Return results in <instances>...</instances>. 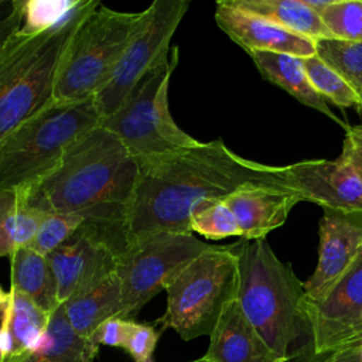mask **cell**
<instances>
[{"label": "cell", "instance_id": "30", "mask_svg": "<svg viewBox=\"0 0 362 362\" xmlns=\"http://www.w3.org/2000/svg\"><path fill=\"white\" fill-rule=\"evenodd\" d=\"M189 228L191 232H197L208 239H223L229 236L240 238L235 216L223 199L197 211L191 218Z\"/></svg>", "mask_w": 362, "mask_h": 362}, {"label": "cell", "instance_id": "13", "mask_svg": "<svg viewBox=\"0 0 362 362\" xmlns=\"http://www.w3.org/2000/svg\"><path fill=\"white\" fill-rule=\"evenodd\" d=\"M47 259L62 304L116 273L119 256L105 240L81 226Z\"/></svg>", "mask_w": 362, "mask_h": 362}, {"label": "cell", "instance_id": "10", "mask_svg": "<svg viewBox=\"0 0 362 362\" xmlns=\"http://www.w3.org/2000/svg\"><path fill=\"white\" fill-rule=\"evenodd\" d=\"M188 8V0H154L146 8L143 23L127 44L110 79L95 96L102 119L113 115L140 81L170 55L171 38Z\"/></svg>", "mask_w": 362, "mask_h": 362}, {"label": "cell", "instance_id": "28", "mask_svg": "<svg viewBox=\"0 0 362 362\" xmlns=\"http://www.w3.org/2000/svg\"><path fill=\"white\" fill-rule=\"evenodd\" d=\"M82 223L83 218L79 215L45 214L27 247L42 256H48L65 243L82 226Z\"/></svg>", "mask_w": 362, "mask_h": 362}, {"label": "cell", "instance_id": "1", "mask_svg": "<svg viewBox=\"0 0 362 362\" xmlns=\"http://www.w3.org/2000/svg\"><path fill=\"white\" fill-rule=\"evenodd\" d=\"M246 187L293 191L284 180L283 167L240 157L221 139L199 141L140 167L127 218L129 242L132 245L160 232L192 233L189 222L197 211Z\"/></svg>", "mask_w": 362, "mask_h": 362}, {"label": "cell", "instance_id": "3", "mask_svg": "<svg viewBox=\"0 0 362 362\" xmlns=\"http://www.w3.org/2000/svg\"><path fill=\"white\" fill-rule=\"evenodd\" d=\"M100 4L81 0L61 24L42 30H18L0 52V143L21 123L54 102L64 57L85 17Z\"/></svg>", "mask_w": 362, "mask_h": 362}, {"label": "cell", "instance_id": "6", "mask_svg": "<svg viewBox=\"0 0 362 362\" xmlns=\"http://www.w3.org/2000/svg\"><path fill=\"white\" fill-rule=\"evenodd\" d=\"M178 48L150 71L124 103L100 126L113 133L139 163L154 164L194 147L199 140L184 132L168 107V88L178 65Z\"/></svg>", "mask_w": 362, "mask_h": 362}, {"label": "cell", "instance_id": "4", "mask_svg": "<svg viewBox=\"0 0 362 362\" xmlns=\"http://www.w3.org/2000/svg\"><path fill=\"white\" fill-rule=\"evenodd\" d=\"M230 247L238 257L236 300L243 314L277 355L293 359V344L310 335L303 281L266 239H240Z\"/></svg>", "mask_w": 362, "mask_h": 362}, {"label": "cell", "instance_id": "21", "mask_svg": "<svg viewBox=\"0 0 362 362\" xmlns=\"http://www.w3.org/2000/svg\"><path fill=\"white\" fill-rule=\"evenodd\" d=\"M98 348L90 338L72 328L59 304L51 314L41 342L23 362H93Z\"/></svg>", "mask_w": 362, "mask_h": 362}, {"label": "cell", "instance_id": "27", "mask_svg": "<svg viewBox=\"0 0 362 362\" xmlns=\"http://www.w3.org/2000/svg\"><path fill=\"white\" fill-rule=\"evenodd\" d=\"M320 16L331 37L362 41V0H331Z\"/></svg>", "mask_w": 362, "mask_h": 362}, {"label": "cell", "instance_id": "38", "mask_svg": "<svg viewBox=\"0 0 362 362\" xmlns=\"http://www.w3.org/2000/svg\"><path fill=\"white\" fill-rule=\"evenodd\" d=\"M356 112H358V115L362 117V92H361V95H359V102H358V105H356Z\"/></svg>", "mask_w": 362, "mask_h": 362}, {"label": "cell", "instance_id": "7", "mask_svg": "<svg viewBox=\"0 0 362 362\" xmlns=\"http://www.w3.org/2000/svg\"><path fill=\"white\" fill-rule=\"evenodd\" d=\"M146 16L95 7L78 28L61 64L54 100L81 102L95 98L110 79L127 44Z\"/></svg>", "mask_w": 362, "mask_h": 362}, {"label": "cell", "instance_id": "39", "mask_svg": "<svg viewBox=\"0 0 362 362\" xmlns=\"http://www.w3.org/2000/svg\"><path fill=\"white\" fill-rule=\"evenodd\" d=\"M189 362H211V361H209V359H206L205 356H201V358L194 359V361H189Z\"/></svg>", "mask_w": 362, "mask_h": 362}, {"label": "cell", "instance_id": "23", "mask_svg": "<svg viewBox=\"0 0 362 362\" xmlns=\"http://www.w3.org/2000/svg\"><path fill=\"white\" fill-rule=\"evenodd\" d=\"M232 3L313 41L331 37L321 16L311 10L304 0H232Z\"/></svg>", "mask_w": 362, "mask_h": 362}, {"label": "cell", "instance_id": "40", "mask_svg": "<svg viewBox=\"0 0 362 362\" xmlns=\"http://www.w3.org/2000/svg\"><path fill=\"white\" fill-rule=\"evenodd\" d=\"M286 362H294V358H293V359H288V361H286Z\"/></svg>", "mask_w": 362, "mask_h": 362}, {"label": "cell", "instance_id": "19", "mask_svg": "<svg viewBox=\"0 0 362 362\" xmlns=\"http://www.w3.org/2000/svg\"><path fill=\"white\" fill-rule=\"evenodd\" d=\"M51 314L37 305L25 294L10 288L0 307V325L11 339V352L3 362H23L41 342Z\"/></svg>", "mask_w": 362, "mask_h": 362}, {"label": "cell", "instance_id": "15", "mask_svg": "<svg viewBox=\"0 0 362 362\" xmlns=\"http://www.w3.org/2000/svg\"><path fill=\"white\" fill-rule=\"evenodd\" d=\"M215 21L218 27L246 52L272 51L298 58L315 55V44L313 40L245 11L236 7L232 0H221L216 3Z\"/></svg>", "mask_w": 362, "mask_h": 362}, {"label": "cell", "instance_id": "34", "mask_svg": "<svg viewBox=\"0 0 362 362\" xmlns=\"http://www.w3.org/2000/svg\"><path fill=\"white\" fill-rule=\"evenodd\" d=\"M23 24V0L0 3V52L8 40L21 28Z\"/></svg>", "mask_w": 362, "mask_h": 362}, {"label": "cell", "instance_id": "12", "mask_svg": "<svg viewBox=\"0 0 362 362\" xmlns=\"http://www.w3.org/2000/svg\"><path fill=\"white\" fill-rule=\"evenodd\" d=\"M318 236L317 267L303 283L308 301L322 298L358 256L362 247V211L322 208Z\"/></svg>", "mask_w": 362, "mask_h": 362}, {"label": "cell", "instance_id": "20", "mask_svg": "<svg viewBox=\"0 0 362 362\" xmlns=\"http://www.w3.org/2000/svg\"><path fill=\"white\" fill-rule=\"evenodd\" d=\"M72 328L85 338H92L98 327L109 318L122 315V284L117 273L93 288L62 303Z\"/></svg>", "mask_w": 362, "mask_h": 362}, {"label": "cell", "instance_id": "31", "mask_svg": "<svg viewBox=\"0 0 362 362\" xmlns=\"http://www.w3.org/2000/svg\"><path fill=\"white\" fill-rule=\"evenodd\" d=\"M158 335L160 334L154 327L132 320L123 348L130 354L134 362H153V352L156 349Z\"/></svg>", "mask_w": 362, "mask_h": 362}, {"label": "cell", "instance_id": "22", "mask_svg": "<svg viewBox=\"0 0 362 362\" xmlns=\"http://www.w3.org/2000/svg\"><path fill=\"white\" fill-rule=\"evenodd\" d=\"M11 287L27 297L47 313L59 305L57 280L47 256L24 246L10 256Z\"/></svg>", "mask_w": 362, "mask_h": 362}, {"label": "cell", "instance_id": "14", "mask_svg": "<svg viewBox=\"0 0 362 362\" xmlns=\"http://www.w3.org/2000/svg\"><path fill=\"white\" fill-rule=\"evenodd\" d=\"M283 175L301 201L321 208L362 211V181L339 158L304 160L283 165Z\"/></svg>", "mask_w": 362, "mask_h": 362}, {"label": "cell", "instance_id": "5", "mask_svg": "<svg viewBox=\"0 0 362 362\" xmlns=\"http://www.w3.org/2000/svg\"><path fill=\"white\" fill-rule=\"evenodd\" d=\"M95 98L54 100L0 143V192L30 188L49 174L69 147L100 124Z\"/></svg>", "mask_w": 362, "mask_h": 362}, {"label": "cell", "instance_id": "16", "mask_svg": "<svg viewBox=\"0 0 362 362\" xmlns=\"http://www.w3.org/2000/svg\"><path fill=\"white\" fill-rule=\"evenodd\" d=\"M238 223L240 239H264L281 226L290 211L301 202L294 191L269 187H246L225 199Z\"/></svg>", "mask_w": 362, "mask_h": 362}, {"label": "cell", "instance_id": "25", "mask_svg": "<svg viewBox=\"0 0 362 362\" xmlns=\"http://www.w3.org/2000/svg\"><path fill=\"white\" fill-rule=\"evenodd\" d=\"M315 55L337 71L358 95L362 92V41L334 37L314 41Z\"/></svg>", "mask_w": 362, "mask_h": 362}, {"label": "cell", "instance_id": "9", "mask_svg": "<svg viewBox=\"0 0 362 362\" xmlns=\"http://www.w3.org/2000/svg\"><path fill=\"white\" fill-rule=\"evenodd\" d=\"M192 233L160 232L133 242L119 257L122 318L133 317L194 259L212 249Z\"/></svg>", "mask_w": 362, "mask_h": 362}, {"label": "cell", "instance_id": "11", "mask_svg": "<svg viewBox=\"0 0 362 362\" xmlns=\"http://www.w3.org/2000/svg\"><path fill=\"white\" fill-rule=\"evenodd\" d=\"M304 314L315 356L362 348V247L322 298L308 301L304 297Z\"/></svg>", "mask_w": 362, "mask_h": 362}, {"label": "cell", "instance_id": "24", "mask_svg": "<svg viewBox=\"0 0 362 362\" xmlns=\"http://www.w3.org/2000/svg\"><path fill=\"white\" fill-rule=\"evenodd\" d=\"M44 212L27 204L25 189L0 192V259L10 257L18 249L27 246L42 218Z\"/></svg>", "mask_w": 362, "mask_h": 362}, {"label": "cell", "instance_id": "36", "mask_svg": "<svg viewBox=\"0 0 362 362\" xmlns=\"http://www.w3.org/2000/svg\"><path fill=\"white\" fill-rule=\"evenodd\" d=\"M11 352V339L6 328L0 325V362H3Z\"/></svg>", "mask_w": 362, "mask_h": 362}, {"label": "cell", "instance_id": "33", "mask_svg": "<svg viewBox=\"0 0 362 362\" xmlns=\"http://www.w3.org/2000/svg\"><path fill=\"white\" fill-rule=\"evenodd\" d=\"M338 158L362 181V124L349 126L345 132L342 151Z\"/></svg>", "mask_w": 362, "mask_h": 362}, {"label": "cell", "instance_id": "8", "mask_svg": "<svg viewBox=\"0 0 362 362\" xmlns=\"http://www.w3.org/2000/svg\"><path fill=\"white\" fill-rule=\"evenodd\" d=\"M238 280V257L230 245L212 246L167 286L163 327L185 341L211 335L226 304L236 298Z\"/></svg>", "mask_w": 362, "mask_h": 362}, {"label": "cell", "instance_id": "17", "mask_svg": "<svg viewBox=\"0 0 362 362\" xmlns=\"http://www.w3.org/2000/svg\"><path fill=\"white\" fill-rule=\"evenodd\" d=\"M211 362H286L260 337L236 298L223 308L204 355Z\"/></svg>", "mask_w": 362, "mask_h": 362}, {"label": "cell", "instance_id": "18", "mask_svg": "<svg viewBox=\"0 0 362 362\" xmlns=\"http://www.w3.org/2000/svg\"><path fill=\"white\" fill-rule=\"evenodd\" d=\"M247 55L255 62L259 74L263 79L280 86L290 93L300 103L315 109L325 115L339 126L349 129V126L341 120L328 106V102L313 88L303 66V61L298 57L272 51H250Z\"/></svg>", "mask_w": 362, "mask_h": 362}, {"label": "cell", "instance_id": "37", "mask_svg": "<svg viewBox=\"0 0 362 362\" xmlns=\"http://www.w3.org/2000/svg\"><path fill=\"white\" fill-rule=\"evenodd\" d=\"M7 297H8V291H4V290H3V287L0 286V307L6 303Z\"/></svg>", "mask_w": 362, "mask_h": 362}, {"label": "cell", "instance_id": "35", "mask_svg": "<svg viewBox=\"0 0 362 362\" xmlns=\"http://www.w3.org/2000/svg\"><path fill=\"white\" fill-rule=\"evenodd\" d=\"M318 362H362V348H345L324 355Z\"/></svg>", "mask_w": 362, "mask_h": 362}, {"label": "cell", "instance_id": "32", "mask_svg": "<svg viewBox=\"0 0 362 362\" xmlns=\"http://www.w3.org/2000/svg\"><path fill=\"white\" fill-rule=\"evenodd\" d=\"M132 320H126L122 317H113L102 322L98 329L92 335V341L96 345H107V346H124L126 337L130 328Z\"/></svg>", "mask_w": 362, "mask_h": 362}, {"label": "cell", "instance_id": "26", "mask_svg": "<svg viewBox=\"0 0 362 362\" xmlns=\"http://www.w3.org/2000/svg\"><path fill=\"white\" fill-rule=\"evenodd\" d=\"M301 61L310 83L325 100L339 107H356L359 95L337 71L317 55L301 58Z\"/></svg>", "mask_w": 362, "mask_h": 362}, {"label": "cell", "instance_id": "2", "mask_svg": "<svg viewBox=\"0 0 362 362\" xmlns=\"http://www.w3.org/2000/svg\"><path fill=\"white\" fill-rule=\"evenodd\" d=\"M139 175V163L99 124L75 141L49 174L24 189L27 204L40 212L82 216V226L120 257L130 245L127 218Z\"/></svg>", "mask_w": 362, "mask_h": 362}, {"label": "cell", "instance_id": "29", "mask_svg": "<svg viewBox=\"0 0 362 362\" xmlns=\"http://www.w3.org/2000/svg\"><path fill=\"white\" fill-rule=\"evenodd\" d=\"M81 0H23L21 30L42 31L65 21Z\"/></svg>", "mask_w": 362, "mask_h": 362}]
</instances>
